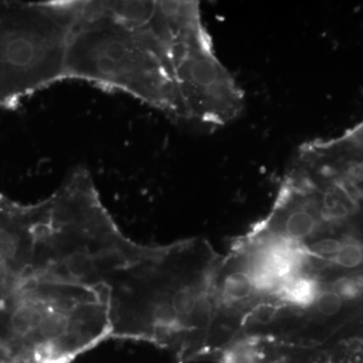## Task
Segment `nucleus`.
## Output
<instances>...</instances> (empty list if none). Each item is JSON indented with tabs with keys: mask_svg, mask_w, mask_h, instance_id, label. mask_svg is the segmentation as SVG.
<instances>
[{
	"mask_svg": "<svg viewBox=\"0 0 363 363\" xmlns=\"http://www.w3.org/2000/svg\"><path fill=\"white\" fill-rule=\"evenodd\" d=\"M220 363H330L321 346L267 335H247L231 343Z\"/></svg>",
	"mask_w": 363,
	"mask_h": 363,
	"instance_id": "7ed1b4c3",
	"label": "nucleus"
},
{
	"mask_svg": "<svg viewBox=\"0 0 363 363\" xmlns=\"http://www.w3.org/2000/svg\"><path fill=\"white\" fill-rule=\"evenodd\" d=\"M145 1L135 23L117 18L102 1H77L66 60V80L121 91L186 121L178 74L192 44L180 11Z\"/></svg>",
	"mask_w": 363,
	"mask_h": 363,
	"instance_id": "f257e3e1",
	"label": "nucleus"
},
{
	"mask_svg": "<svg viewBox=\"0 0 363 363\" xmlns=\"http://www.w3.org/2000/svg\"><path fill=\"white\" fill-rule=\"evenodd\" d=\"M360 319H362V322L363 323V308H362V314H360Z\"/></svg>",
	"mask_w": 363,
	"mask_h": 363,
	"instance_id": "20e7f679",
	"label": "nucleus"
},
{
	"mask_svg": "<svg viewBox=\"0 0 363 363\" xmlns=\"http://www.w3.org/2000/svg\"><path fill=\"white\" fill-rule=\"evenodd\" d=\"M76 1L0 0V111L66 80Z\"/></svg>",
	"mask_w": 363,
	"mask_h": 363,
	"instance_id": "f03ea898",
	"label": "nucleus"
}]
</instances>
